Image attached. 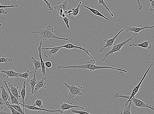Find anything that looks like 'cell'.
I'll list each match as a JSON object with an SVG mask.
<instances>
[{"mask_svg": "<svg viewBox=\"0 0 154 114\" xmlns=\"http://www.w3.org/2000/svg\"><path fill=\"white\" fill-rule=\"evenodd\" d=\"M2 25V24H1V23H0V26H1Z\"/></svg>", "mask_w": 154, "mask_h": 114, "instance_id": "f6af8a7d", "label": "cell"}, {"mask_svg": "<svg viewBox=\"0 0 154 114\" xmlns=\"http://www.w3.org/2000/svg\"><path fill=\"white\" fill-rule=\"evenodd\" d=\"M61 48L59 47V46L51 48H41L42 50H47V51H45L44 53L45 56V57L46 58H48L49 57L56 55L57 53L59 51V50Z\"/></svg>", "mask_w": 154, "mask_h": 114, "instance_id": "5bb4252c", "label": "cell"}, {"mask_svg": "<svg viewBox=\"0 0 154 114\" xmlns=\"http://www.w3.org/2000/svg\"><path fill=\"white\" fill-rule=\"evenodd\" d=\"M34 106H37L38 108L42 109H45L43 106L42 101L41 99H38L36 100L35 102L32 105Z\"/></svg>", "mask_w": 154, "mask_h": 114, "instance_id": "4316f807", "label": "cell"}, {"mask_svg": "<svg viewBox=\"0 0 154 114\" xmlns=\"http://www.w3.org/2000/svg\"><path fill=\"white\" fill-rule=\"evenodd\" d=\"M25 108H26L28 109V110H38V112L40 111H45L48 112L50 113H56L59 112L61 113H63V111L61 109H58L57 110H48L45 109H42L41 108H38L36 106H33L32 105H30V104H25L24 106Z\"/></svg>", "mask_w": 154, "mask_h": 114, "instance_id": "9c48e42d", "label": "cell"}, {"mask_svg": "<svg viewBox=\"0 0 154 114\" xmlns=\"http://www.w3.org/2000/svg\"><path fill=\"white\" fill-rule=\"evenodd\" d=\"M68 0H66L64 2L59 1L57 5L54 7L53 8L58 11V14L60 9H62L64 12L65 10H69L70 4L68 3Z\"/></svg>", "mask_w": 154, "mask_h": 114, "instance_id": "9a60e30c", "label": "cell"}, {"mask_svg": "<svg viewBox=\"0 0 154 114\" xmlns=\"http://www.w3.org/2000/svg\"><path fill=\"white\" fill-rule=\"evenodd\" d=\"M36 71H35L34 77H33V78L31 80L28 79V81L29 83V84L30 86H31V93L30 95H31L32 93L33 92H34V87L35 85L37 83L38 80H37L36 78Z\"/></svg>", "mask_w": 154, "mask_h": 114, "instance_id": "603a6c76", "label": "cell"}, {"mask_svg": "<svg viewBox=\"0 0 154 114\" xmlns=\"http://www.w3.org/2000/svg\"><path fill=\"white\" fill-rule=\"evenodd\" d=\"M132 104V101H130L126 104H125L124 107L122 108V111L121 113L122 114H131V108Z\"/></svg>", "mask_w": 154, "mask_h": 114, "instance_id": "7402d4cb", "label": "cell"}, {"mask_svg": "<svg viewBox=\"0 0 154 114\" xmlns=\"http://www.w3.org/2000/svg\"><path fill=\"white\" fill-rule=\"evenodd\" d=\"M12 61V59L6 57L4 56H2V57L0 58V63H5L6 65L7 64V63Z\"/></svg>", "mask_w": 154, "mask_h": 114, "instance_id": "4dcf8cb0", "label": "cell"}, {"mask_svg": "<svg viewBox=\"0 0 154 114\" xmlns=\"http://www.w3.org/2000/svg\"><path fill=\"white\" fill-rule=\"evenodd\" d=\"M0 88L1 90V98H0V105H6L10 109L7 101L11 100L9 94L6 91L4 86L2 85L0 86Z\"/></svg>", "mask_w": 154, "mask_h": 114, "instance_id": "8992f818", "label": "cell"}, {"mask_svg": "<svg viewBox=\"0 0 154 114\" xmlns=\"http://www.w3.org/2000/svg\"><path fill=\"white\" fill-rule=\"evenodd\" d=\"M59 47L61 48H65L68 49H72L73 48L79 49L80 50H82L85 53L87 54L90 57L93 58V57L89 53L88 50L85 49V48H83L81 47L75 46L73 45L71 43L68 42L66 44H63L59 46Z\"/></svg>", "mask_w": 154, "mask_h": 114, "instance_id": "30bf717a", "label": "cell"}, {"mask_svg": "<svg viewBox=\"0 0 154 114\" xmlns=\"http://www.w3.org/2000/svg\"><path fill=\"white\" fill-rule=\"evenodd\" d=\"M137 4H138L139 6V9L141 10L142 8V5L141 4L140 0H136Z\"/></svg>", "mask_w": 154, "mask_h": 114, "instance_id": "60d3db41", "label": "cell"}, {"mask_svg": "<svg viewBox=\"0 0 154 114\" xmlns=\"http://www.w3.org/2000/svg\"><path fill=\"white\" fill-rule=\"evenodd\" d=\"M68 11L65 10L64 11V13L65 14H68Z\"/></svg>", "mask_w": 154, "mask_h": 114, "instance_id": "7bdbcfd3", "label": "cell"}, {"mask_svg": "<svg viewBox=\"0 0 154 114\" xmlns=\"http://www.w3.org/2000/svg\"><path fill=\"white\" fill-rule=\"evenodd\" d=\"M150 12L154 11V0H150Z\"/></svg>", "mask_w": 154, "mask_h": 114, "instance_id": "8d00e7d4", "label": "cell"}, {"mask_svg": "<svg viewBox=\"0 0 154 114\" xmlns=\"http://www.w3.org/2000/svg\"><path fill=\"white\" fill-rule=\"evenodd\" d=\"M130 46H138L140 47L143 48L147 49H150L152 48V45L150 43V41H146L142 43H139V44H133V41L132 42L131 44L129 45Z\"/></svg>", "mask_w": 154, "mask_h": 114, "instance_id": "ffe728a7", "label": "cell"}, {"mask_svg": "<svg viewBox=\"0 0 154 114\" xmlns=\"http://www.w3.org/2000/svg\"><path fill=\"white\" fill-rule=\"evenodd\" d=\"M95 60L93 59L87 62L85 64L81 65H73L67 66H58L57 67L58 69L62 68L65 69H89L91 71H94L95 70L105 69H115L118 70L120 73L123 74V73H127L128 72L125 69L123 68H116L113 67L106 66H98L96 65Z\"/></svg>", "mask_w": 154, "mask_h": 114, "instance_id": "6da1fadb", "label": "cell"}, {"mask_svg": "<svg viewBox=\"0 0 154 114\" xmlns=\"http://www.w3.org/2000/svg\"><path fill=\"white\" fill-rule=\"evenodd\" d=\"M42 39H41V41L40 42L39 45L37 48L38 53H39V57L40 60V62H41V65L42 67V72L43 75L46 76V68L45 65L44 61H43L42 55Z\"/></svg>", "mask_w": 154, "mask_h": 114, "instance_id": "7c38bea8", "label": "cell"}, {"mask_svg": "<svg viewBox=\"0 0 154 114\" xmlns=\"http://www.w3.org/2000/svg\"><path fill=\"white\" fill-rule=\"evenodd\" d=\"M7 103L10 109V110L11 114H21V113L16 111L14 108L10 105V104L8 101H7Z\"/></svg>", "mask_w": 154, "mask_h": 114, "instance_id": "e575fe53", "label": "cell"}, {"mask_svg": "<svg viewBox=\"0 0 154 114\" xmlns=\"http://www.w3.org/2000/svg\"><path fill=\"white\" fill-rule=\"evenodd\" d=\"M5 8H0V14L7 15L8 13V11H6L4 10Z\"/></svg>", "mask_w": 154, "mask_h": 114, "instance_id": "74e56055", "label": "cell"}, {"mask_svg": "<svg viewBox=\"0 0 154 114\" xmlns=\"http://www.w3.org/2000/svg\"><path fill=\"white\" fill-rule=\"evenodd\" d=\"M18 5H13L12 4L10 5H1V3H0V8H12L15 7H17Z\"/></svg>", "mask_w": 154, "mask_h": 114, "instance_id": "d590c367", "label": "cell"}, {"mask_svg": "<svg viewBox=\"0 0 154 114\" xmlns=\"http://www.w3.org/2000/svg\"><path fill=\"white\" fill-rule=\"evenodd\" d=\"M0 72L4 73L5 74V75H3V77L4 78H19L18 75L21 73L15 72L11 68L9 70H0Z\"/></svg>", "mask_w": 154, "mask_h": 114, "instance_id": "4fadbf2b", "label": "cell"}, {"mask_svg": "<svg viewBox=\"0 0 154 114\" xmlns=\"http://www.w3.org/2000/svg\"><path fill=\"white\" fill-rule=\"evenodd\" d=\"M16 1H18V0H16Z\"/></svg>", "mask_w": 154, "mask_h": 114, "instance_id": "bcb514c9", "label": "cell"}, {"mask_svg": "<svg viewBox=\"0 0 154 114\" xmlns=\"http://www.w3.org/2000/svg\"><path fill=\"white\" fill-rule=\"evenodd\" d=\"M62 19L63 21H64L65 24L66 25L67 28L68 29H72L71 28H70L69 25V19L67 17L65 16V17H62Z\"/></svg>", "mask_w": 154, "mask_h": 114, "instance_id": "1f68e13d", "label": "cell"}, {"mask_svg": "<svg viewBox=\"0 0 154 114\" xmlns=\"http://www.w3.org/2000/svg\"><path fill=\"white\" fill-rule=\"evenodd\" d=\"M73 13V10H68V16L72 15Z\"/></svg>", "mask_w": 154, "mask_h": 114, "instance_id": "b9f144b4", "label": "cell"}, {"mask_svg": "<svg viewBox=\"0 0 154 114\" xmlns=\"http://www.w3.org/2000/svg\"><path fill=\"white\" fill-rule=\"evenodd\" d=\"M10 105L14 108L16 111L21 113V114H25V112H23L22 108L21 106L16 104H10Z\"/></svg>", "mask_w": 154, "mask_h": 114, "instance_id": "f1b7e54d", "label": "cell"}, {"mask_svg": "<svg viewBox=\"0 0 154 114\" xmlns=\"http://www.w3.org/2000/svg\"><path fill=\"white\" fill-rule=\"evenodd\" d=\"M63 100L61 102V104L59 105L60 109L63 111L65 110H69V112L70 113V112L69 109L73 108H79L82 109H84V107L79 106L78 105L73 106L68 104H66L63 102Z\"/></svg>", "mask_w": 154, "mask_h": 114, "instance_id": "e0dca14e", "label": "cell"}, {"mask_svg": "<svg viewBox=\"0 0 154 114\" xmlns=\"http://www.w3.org/2000/svg\"><path fill=\"white\" fill-rule=\"evenodd\" d=\"M130 100L132 101L134 105L138 108H148L153 110V111L154 110L153 106L145 103L139 99L135 98V96L133 97Z\"/></svg>", "mask_w": 154, "mask_h": 114, "instance_id": "52a82bcc", "label": "cell"}, {"mask_svg": "<svg viewBox=\"0 0 154 114\" xmlns=\"http://www.w3.org/2000/svg\"><path fill=\"white\" fill-rule=\"evenodd\" d=\"M44 1L46 4L47 6L48 7V9L49 11H53V7L51 6V3H50L48 0H42Z\"/></svg>", "mask_w": 154, "mask_h": 114, "instance_id": "836d02e7", "label": "cell"}, {"mask_svg": "<svg viewBox=\"0 0 154 114\" xmlns=\"http://www.w3.org/2000/svg\"><path fill=\"white\" fill-rule=\"evenodd\" d=\"M154 27V25L150 26L146 25L142 28H137L135 27L129 26L126 28V31L127 32H129V31L133 32V36H135L138 34V33L142 31V30L147 28L153 29Z\"/></svg>", "mask_w": 154, "mask_h": 114, "instance_id": "8fae6325", "label": "cell"}, {"mask_svg": "<svg viewBox=\"0 0 154 114\" xmlns=\"http://www.w3.org/2000/svg\"><path fill=\"white\" fill-rule=\"evenodd\" d=\"M3 82H4V83L5 84L6 87V88H7V89L9 93L10 97L11 100V104H16L20 106V105L23 106V104H22L21 103H20L18 99L16 98V97L14 95H13L11 92L10 91V89L8 88L6 81H3Z\"/></svg>", "mask_w": 154, "mask_h": 114, "instance_id": "ac0fdd59", "label": "cell"}, {"mask_svg": "<svg viewBox=\"0 0 154 114\" xmlns=\"http://www.w3.org/2000/svg\"><path fill=\"white\" fill-rule=\"evenodd\" d=\"M35 72V70H33L31 72L29 71V70H27L26 72L24 73H21V74L18 75L19 78H22L27 80L29 79V77L32 74L34 73Z\"/></svg>", "mask_w": 154, "mask_h": 114, "instance_id": "d4e9b609", "label": "cell"}, {"mask_svg": "<svg viewBox=\"0 0 154 114\" xmlns=\"http://www.w3.org/2000/svg\"><path fill=\"white\" fill-rule=\"evenodd\" d=\"M46 79V78H44L43 77H42L41 80H38L37 83L34 87V92H33L31 95L36 93L39 89L42 88H46V82H45V80Z\"/></svg>", "mask_w": 154, "mask_h": 114, "instance_id": "2e32d148", "label": "cell"}, {"mask_svg": "<svg viewBox=\"0 0 154 114\" xmlns=\"http://www.w3.org/2000/svg\"><path fill=\"white\" fill-rule=\"evenodd\" d=\"M32 62L34 64L35 71H37L39 69L42 68L41 62L35 59L33 56H31Z\"/></svg>", "mask_w": 154, "mask_h": 114, "instance_id": "484cf974", "label": "cell"}, {"mask_svg": "<svg viewBox=\"0 0 154 114\" xmlns=\"http://www.w3.org/2000/svg\"><path fill=\"white\" fill-rule=\"evenodd\" d=\"M26 81H25L23 84L22 89L21 92V96L22 99V104H23L22 109L23 112H25L24 106L26 103L25 101V99L26 96Z\"/></svg>", "mask_w": 154, "mask_h": 114, "instance_id": "44dd1931", "label": "cell"}, {"mask_svg": "<svg viewBox=\"0 0 154 114\" xmlns=\"http://www.w3.org/2000/svg\"><path fill=\"white\" fill-rule=\"evenodd\" d=\"M62 16V17H65V15L64 14V13H63Z\"/></svg>", "mask_w": 154, "mask_h": 114, "instance_id": "ee69618b", "label": "cell"}, {"mask_svg": "<svg viewBox=\"0 0 154 114\" xmlns=\"http://www.w3.org/2000/svg\"><path fill=\"white\" fill-rule=\"evenodd\" d=\"M64 85L68 89V94L66 96L67 101L68 104H72L74 102L75 97L83 95L82 92L83 90V87L77 86L74 84L69 85L66 83H64Z\"/></svg>", "mask_w": 154, "mask_h": 114, "instance_id": "3957f363", "label": "cell"}, {"mask_svg": "<svg viewBox=\"0 0 154 114\" xmlns=\"http://www.w3.org/2000/svg\"><path fill=\"white\" fill-rule=\"evenodd\" d=\"M82 3V1H80L79 4L76 8H73L72 9L73 10V13L72 15L73 16H76L78 15L79 12V8L80 5Z\"/></svg>", "mask_w": 154, "mask_h": 114, "instance_id": "f546056e", "label": "cell"}, {"mask_svg": "<svg viewBox=\"0 0 154 114\" xmlns=\"http://www.w3.org/2000/svg\"><path fill=\"white\" fill-rule=\"evenodd\" d=\"M125 29H122L121 31H120L117 34L113 37L110 38L109 39H106L104 40V41L106 42V43L104 46L103 48H101L99 50L100 52H102L103 51L104 49L106 48H110L114 44V43L116 39L117 38L120 34L122 33L123 31H125Z\"/></svg>", "mask_w": 154, "mask_h": 114, "instance_id": "ba28073f", "label": "cell"}, {"mask_svg": "<svg viewBox=\"0 0 154 114\" xmlns=\"http://www.w3.org/2000/svg\"><path fill=\"white\" fill-rule=\"evenodd\" d=\"M150 66L149 67L148 69H147L146 72L145 74L144 75V76L141 80L140 82L139 83L137 84V85L135 86L134 88L132 90V92L131 95L129 96V99L128 100V101H127L125 104H128L131 99V98H132L133 96H135V95L139 91V89H140V86L141 85V84L144 81V80L147 74L149 72V71L150 69L152 68V67L153 66L154 64V63L153 61H151L150 62Z\"/></svg>", "mask_w": 154, "mask_h": 114, "instance_id": "5b68a950", "label": "cell"}, {"mask_svg": "<svg viewBox=\"0 0 154 114\" xmlns=\"http://www.w3.org/2000/svg\"><path fill=\"white\" fill-rule=\"evenodd\" d=\"M3 109V107H1V108H0V114H10L11 113H8L7 112H5L3 111L2 109Z\"/></svg>", "mask_w": 154, "mask_h": 114, "instance_id": "ab89813d", "label": "cell"}, {"mask_svg": "<svg viewBox=\"0 0 154 114\" xmlns=\"http://www.w3.org/2000/svg\"><path fill=\"white\" fill-rule=\"evenodd\" d=\"M98 4H102L104 7H105L106 10H108L110 15L112 17L114 16V15L112 13L110 10L109 9L108 7L107 6L106 4H108V3L106 1H105L103 0H98Z\"/></svg>", "mask_w": 154, "mask_h": 114, "instance_id": "83f0119b", "label": "cell"}, {"mask_svg": "<svg viewBox=\"0 0 154 114\" xmlns=\"http://www.w3.org/2000/svg\"><path fill=\"white\" fill-rule=\"evenodd\" d=\"M71 113H78L81 114H91L85 111H80V110H77L72 109L71 110Z\"/></svg>", "mask_w": 154, "mask_h": 114, "instance_id": "d6a6232c", "label": "cell"}, {"mask_svg": "<svg viewBox=\"0 0 154 114\" xmlns=\"http://www.w3.org/2000/svg\"><path fill=\"white\" fill-rule=\"evenodd\" d=\"M45 63V66L47 67L48 68H51L52 66V63L51 62L49 61H46Z\"/></svg>", "mask_w": 154, "mask_h": 114, "instance_id": "f35d334b", "label": "cell"}, {"mask_svg": "<svg viewBox=\"0 0 154 114\" xmlns=\"http://www.w3.org/2000/svg\"><path fill=\"white\" fill-rule=\"evenodd\" d=\"M84 7L89 10L93 13L94 14L97 16H99L100 17H101L104 18L106 19L107 21H109V19L108 18H106V17L104 16H103L101 13L98 11L97 10L95 9L90 8L88 6H84Z\"/></svg>", "mask_w": 154, "mask_h": 114, "instance_id": "cb8c5ba5", "label": "cell"}, {"mask_svg": "<svg viewBox=\"0 0 154 114\" xmlns=\"http://www.w3.org/2000/svg\"><path fill=\"white\" fill-rule=\"evenodd\" d=\"M8 84L10 86V89H9L10 91L12 94L15 96L19 101V98H21V96L19 95L18 92V90L19 89V86H16V85H15L14 86H13L10 82H8Z\"/></svg>", "mask_w": 154, "mask_h": 114, "instance_id": "d6986e66", "label": "cell"}, {"mask_svg": "<svg viewBox=\"0 0 154 114\" xmlns=\"http://www.w3.org/2000/svg\"><path fill=\"white\" fill-rule=\"evenodd\" d=\"M135 36L133 35L131 37L125 40L122 42L113 44L112 49L106 54L102 60L101 62H103L104 61L105 59L108 57L109 55L113 54V53L120 51L123 46L125 45L127 43L132 39Z\"/></svg>", "mask_w": 154, "mask_h": 114, "instance_id": "277c9868", "label": "cell"}, {"mask_svg": "<svg viewBox=\"0 0 154 114\" xmlns=\"http://www.w3.org/2000/svg\"><path fill=\"white\" fill-rule=\"evenodd\" d=\"M37 33L40 37L43 40L51 41L52 39L68 40L67 38H60L55 36L54 34L53 29L52 27L49 25L46 28H42L37 31H33L32 34Z\"/></svg>", "mask_w": 154, "mask_h": 114, "instance_id": "7a4b0ae2", "label": "cell"}]
</instances>
